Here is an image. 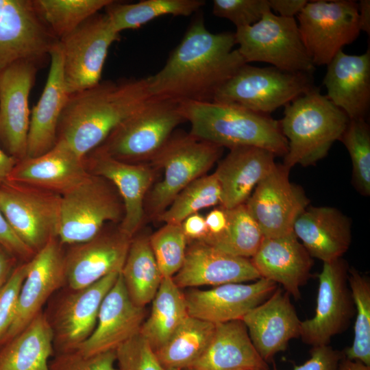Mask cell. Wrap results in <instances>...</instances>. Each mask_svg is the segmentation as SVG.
<instances>
[{"label":"cell","instance_id":"obj_1","mask_svg":"<svg viewBox=\"0 0 370 370\" xmlns=\"http://www.w3.org/2000/svg\"><path fill=\"white\" fill-rule=\"evenodd\" d=\"M234 33L213 34L204 18L187 29L165 64L149 76L153 97L184 101H212L219 88L247 64L238 53Z\"/></svg>","mask_w":370,"mask_h":370},{"label":"cell","instance_id":"obj_2","mask_svg":"<svg viewBox=\"0 0 370 370\" xmlns=\"http://www.w3.org/2000/svg\"><path fill=\"white\" fill-rule=\"evenodd\" d=\"M153 99L149 76L101 80L69 95L58 123V140L84 158Z\"/></svg>","mask_w":370,"mask_h":370},{"label":"cell","instance_id":"obj_3","mask_svg":"<svg viewBox=\"0 0 370 370\" xmlns=\"http://www.w3.org/2000/svg\"><path fill=\"white\" fill-rule=\"evenodd\" d=\"M193 136L229 149L252 146L284 156L288 142L280 122L267 114L217 101L180 103Z\"/></svg>","mask_w":370,"mask_h":370},{"label":"cell","instance_id":"obj_4","mask_svg":"<svg viewBox=\"0 0 370 370\" xmlns=\"http://www.w3.org/2000/svg\"><path fill=\"white\" fill-rule=\"evenodd\" d=\"M349 119L326 96L314 87L285 106L280 121L288 142L284 164L291 169L296 164H314L341 139Z\"/></svg>","mask_w":370,"mask_h":370},{"label":"cell","instance_id":"obj_5","mask_svg":"<svg viewBox=\"0 0 370 370\" xmlns=\"http://www.w3.org/2000/svg\"><path fill=\"white\" fill-rule=\"evenodd\" d=\"M184 121L179 102L153 97L119 124L98 148L126 162L151 161Z\"/></svg>","mask_w":370,"mask_h":370},{"label":"cell","instance_id":"obj_6","mask_svg":"<svg viewBox=\"0 0 370 370\" xmlns=\"http://www.w3.org/2000/svg\"><path fill=\"white\" fill-rule=\"evenodd\" d=\"M314 87L312 74L245 64L219 88L213 101L269 115Z\"/></svg>","mask_w":370,"mask_h":370},{"label":"cell","instance_id":"obj_7","mask_svg":"<svg viewBox=\"0 0 370 370\" xmlns=\"http://www.w3.org/2000/svg\"><path fill=\"white\" fill-rule=\"evenodd\" d=\"M223 147L199 139L191 134L171 136L151 160L162 168L164 177L147 196V212L157 218L186 186L204 174L221 156Z\"/></svg>","mask_w":370,"mask_h":370},{"label":"cell","instance_id":"obj_8","mask_svg":"<svg viewBox=\"0 0 370 370\" xmlns=\"http://www.w3.org/2000/svg\"><path fill=\"white\" fill-rule=\"evenodd\" d=\"M122 199L108 180L92 174L62 195L58 239L61 245L86 242L97 236L106 223L121 222Z\"/></svg>","mask_w":370,"mask_h":370},{"label":"cell","instance_id":"obj_9","mask_svg":"<svg viewBox=\"0 0 370 370\" xmlns=\"http://www.w3.org/2000/svg\"><path fill=\"white\" fill-rule=\"evenodd\" d=\"M236 48L245 62H263L278 69L312 74L314 69L295 17H283L271 10L251 25L236 28Z\"/></svg>","mask_w":370,"mask_h":370},{"label":"cell","instance_id":"obj_10","mask_svg":"<svg viewBox=\"0 0 370 370\" xmlns=\"http://www.w3.org/2000/svg\"><path fill=\"white\" fill-rule=\"evenodd\" d=\"M62 195L6 180L0 186V209L16 236L35 254L58 238Z\"/></svg>","mask_w":370,"mask_h":370},{"label":"cell","instance_id":"obj_11","mask_svg":"<svg viewBox=\"0 0 370 370\" xmlns=\"http://www.w3.org/2000/svg\"><path fill=\"white\" fill-rule=\"evenodd\" d=\"M120 40V33L104 13L94 14L71 33L60 40L62 69L69 95L92 87L101 75L111 45Z\"/></svg>","mask_w":370,"mask_h":370},{"label":"cell","instance_id":"obj_12","mask_svg":"<svg viewBox=\"0 0 370 370\" xmlns=\"http://www.w3.org/2000/svg\"><path fill=\"white\" fill-rule=\"evenodd\" d=\"M297 16L301 40L314 66L328 65L360 32L354 1H312Z\"/></svg>","mask_w":370,"mask_h":370},{"label":"cell","instance_id":"obj_13","mask_svg":"<svg viewBox=\"0 0 370 370\" xmlns=\"http://www.w3.org/2000/svg\"><path fill=\"white\" fill-rule=\"evenodd\" d=\"M59 41L34 0H0V73L21 60L47 62Z\"/></svg>","mask_w":370,"mask_h":370},{"label":"cell","instance_id":"obj_14","mask_svg":"<svg viewBox=\"0 0 370 370\" xmlns=\"http://www.w3.org/2000/svg\"><path fill=\"white\" fill-rule=\"evenodd\" d=\"M348 269L342 258L323 262L318 275L314 315L301 321L299 337L304 343L312 347L329 345L333 336L347 328L355 314Z\"/></svg>","mask_w":370,"mask_h":370},{"label":"cell","instance_id":"obj_15","mask_svg":"<svg viewBox=\"0 0 370 370\" xmlns=\"http://www.w3.org/2000/svg\"><path fill=\"white\" fill-rule=\"evenodd\" d=\"M45 63L21 60L0 73V147L18 161L27 156L29 94Z\"/></svg>","mask_w":370,"mask_h":370},{"label":"cell","instance_id":"obj_16","mask_svg":"<svg viewBox=\"0 0 370 370\" xmlns=\"http://www.w3.org/2000/svg\"><path fill=\"white\" fill-rule=\"evenodd\" d=\"M121 273L88 286L67 290L46 314L53 334L54 355L76 349L93 332L101 303Z\"/></svg>","mask_w":370,"mask_h":370},{"label":"cell","instance_id":"obj_17","mask_svg":"<svg viewBox=\"0 0 370 370\" xmlns=\"http://www.w3.org/2000/svg\"><path fill=\"white\" fill-rule=\"evenodd\" d=\"M289 171L283 164H276L245 203L264 237L293 232L295 220L308 205L302 188L290 182Z\"/></svg>","mask_w":370,"mask_h":370},{"label":"cell","instance_id":"obj_18","mask_svg":"<svg viewBox=\"0 0 370 370\" xmlns=\"http://www.w3.org/2000/svg\"><path fill=\"white\" fill-rule=\"evenodd\" d=\"M57 238L51 239L28 261L13 321L0 345L23 330L48 299L66 284L64 253Z\"/></svg>","mask_w":370,"mask_h":370},{"label":"cell","instance_id":"obj_19","mask_svg":"<svg viewBox=\"0 0 370 370\" xmlns=\"http://www.w3.org/2000/svg\"><path fill=\"white\" fill-rule=\"evenodd\" d=\"M84 162L90 174L109 180L116 188L124 207L119 227L132 238L143 221L147 193L154 178L151 166L117 160L98 147L84 157Z\"/></svg>","mask_w":370,"mask_h":370},{"label":"cell","instance_id":"obj_20","mask_svg":"<svg viewBox=\"0 0 370 370\" xmlns=\"http://www.w3.org/2000/svg\"><path fill=\"white\" fill-rule=\"evenodd\" d=\"M132 237L119 226L86 242L71 245L64 253L66 284L71 289L88 286L103 278L121 273Z\"/></svg>","mask_w":370,"mask_h":370},{"label":"cell","instance_id":"obj_21","mask_svg":"<svg viewBox=\"0 0 370 370\" xmlns=\"http://www.w3.org/2000/svg\"><path fill=\"white\" fill-rule=\"evenodd\" d=\"M277 288L276 283L260 278L251 284L227 283L208 290H192L184 297L189 316L218 324L242 320Z\"/></svg>","mask_w":370,"mask_h":370},{"label":"cell","instance_id":"obj_22","mask_svg":"<svg viewBox=\"0 0 370 370\" xmlns=\"http://www.w3.org/2000/svg\"><path fill=\"white\" fill-rule=\"evenodd\" d=\"M290 297L278 286L267 299L242 319L254 346L266 362L285 351L291 339L299 337L301 321Z\"/></svg>","mask_w":370,"mask_h":370},{"label":"cell","instance_id":"obj_23","mask_svg":"<svg viewBox=\"0 0 370 370\" xmlns=\"http://www.w3.org/2000/svg\"><path fill=\"white\" fill-rule=\"evenodd\" d=\"M145 318V308L132 302L119 274L101 303L93 332L76 350L84 356L116 350L139 333Z\"/></svg>","mask_w":370,"mask_h":370},{"label":"cell","instance_id":"obj_24","mask_svg":"<svg viewBox=\"0 0 370 370\" xmlns=\"http://www.w3.org/2000/svg\"><path fill=\"white\" fill-rule=\"evenodd\" d=\"M180 288L257 280L260 276L249 258L223 252L202 241L186 248L182 267L172 278Z\"/></svg>","mask_w":370,"mask_h":370},{"label":"cell","instance_id":"obj_25","mask_svg":"<svg viewBox=\"0 0 370 370\" xmlns=\"http://www.w3.org/2000/svg\"><path fill=\"white\" fill-rule=\"evenodd\" d=\"M90 175L84 158L64 140L37 157L19 160L7 180L50 190L61 195L83 182Z\"/></svg>","mask_w":370,"mask_h":370},{"label":"cell","instance_id":"obj_26","mask_svg":"<svg viewBox=\"0 0 370 370\" xmlns=\"http://www.w3.org/2000/svg\"><path fill=\"white\" fill-rule=\"evenodd\" d=\"M260 278L282 285L295 299L310 276L313 260L294 232L266 238L250 259Z\"/></svg>","mask_w":370,"mask_h":370},{"label":"cell","instance_id":"obj_27","mask_svg":"<svg viewBox=\"0 0 370 370\" xmlns=\"http://www.w3.org/2000/svg\"><path fill=\"white\" fill-rule=\"evenodd\" d=\"M326 97L349 119H365L370 103V49L362 55L340 50L328 64Z\"/></svg>","mask_w":370,"mask_h":370},{"label":"cell","instance_id":"obj_28","mask_svg":"<svg viewBox=\"0 0 370 370\" xmlns=\"http://www.w3.org/2000/svg\"><path fill=\"white\" fill-rule=\"evenodd\" d=\"M69 95L59 41L50 52L47 79L39 100L31 111L26 157L39 156L56 144L59 120Z\"/></svg>","mask_w":370,"mask_h":370},{"label":"cell","instance_id":"obj_29","mask_svg":"<svg viewBox=\"0 0 370 370\" xmlns=\"http://www.w3.org/2000/svg\"><path fill=\"white\" fill-rule=\"evenodd\" d=\"M230 149L214 172L221 188L220 205L225 209L245 204L276 165L275 154L265 149L241 146Z\"/></svg>","mask_w":370,"mask_h":370},{"label":"cell","instance_id":"obj_30","mask_svg":"<svg viewBox=\"0 0 370 370\" xmlns=\"http://www.w3.org/2000/svg\"><path fill=\"white\" fill-rule=\"evenodd\" d=\"M293 232L310 256L323 262L342 258L352 242L349 219L330 206L306 208L295 220Z\"/></svg>","mask_w":370,"mask_h":370},{"label":"cell","instance_id":"obj_31","mask_svg":"<svg viewBox=\"0 0 370 370\" xmlns=\"http://www.w3.org/2000/svg\"><path fill=\"white\" fill-rule=\"evenodd\" d=\"M189 370H269L242 320L218 323L202 355Z\"/></svg>","mask_w":370,"mask_h":370},{"label":"cell","instance_id":"obj_32","mask_svg":"<svg viewBox=\"0 0 370 370\" xmlns=\"http://www.w3.org/2000/svg\"><path fill=\"white\" fill-rule=\"evenodd\" d=\"M53 334L41 311L19 333L0 345V370H49Z\"/></svg>","mask_w":370,"mask_h":370},{"label":"cell","instance_id":"obj_33","mask_svg":"<svg viewBox=\"0 0 370 370\" xmlns=\"http://www.w3.org/2000/svg\"><path fill=\"white\" fill-rule=\"evenodd\" d=\"M151 301L150 314L139 333L155 352L164 345L189 315L184 293L172 278H163Z\"/></svg>","mask_w":370,"mask_h":370},{"label":"cell","instance_id":"obj_34","mask_svg":"<svg viewBox=\"0 0 370 370\" xmlns=\"http://www.w3.org/2000/svg\"><path fill=\"white\" fill-rule=\"evenodd\" d=\"M149 236H133L121 276L132 302L143 307L154 297L163 279L151 250Z\"/></svg>","mask_w":370,"mask_h":370},{"label":"cell","instance_id":"obj_35","mask_svg":"<svg viewBox=\"0 0 370 370\" xmlns=\"http://www.w3.org/2000/svg\"><path fill=\"white\" fill-rule=\"evenodd\" d=\"M215 325L188 316L164 345L154 352L158 360L167 369H188L206 350Z\"/></svg>","mask_w":370,"mask_h":370},{"label":"cell","instance_id":"obj_36","mask_svg":"<svg viewBox=\"0 0 370 370\" xmlns=\"http://www.w3.org/2000/svg\"><path fill=\"white\" fill-rule=\"evenodd\" d=\"M203 0H142L124 3L112 0L104 9L116 31L135 29L164 15L188 16L205 4Z\"/></svg>","mask_w":370,"mask_h":370},{"label":"cell","instance_id":"obj_37","mask_svg":"<svg viewBox=\"0 0 370 370\" xmlns=\"http://www.w3.org/2000/svg\"><path fill=\"white\" fill-rule=\"evenodd\" d=\"M225 210L227 226L224 231L202 242L232 256L253 257L264 239L260 229L245 204Z\"/></svg>","mask_w":370,"mask_h":370},{"label":"cell","instance_id":"obj_38","mask_svg":"<svg viewBox=\"0 0 370 370\" xmlns=\"http://www.w3.org/2000/svg\"><path fill=\"white\" fill-rule=\"evenodd\" d=\"M348 285L356 310L352 344L343 350V358L370 366V280L349 267Z\"/></svg>","mask_w":370,"mask_h":370},{"label":"cell","instance_id":"obj_39","mask_svg":"<svg viewBox=\"0 0 370 370\" xmlns=\"http://www.w3.org/2000/svg\"><path fill=\"white\" fill-rule=\"evenodd\" d=\"M112 0H34L42 19L59 40Z\"/></svg>","mask_w":370,"mask_h":370},{"label":"cell","instance_id":"obj_40","mask_svg":"<svg viewBox=\"0 0 370 370\" xmlns=\"http://www.w3.org/2000/svg\"><path fill=\"white\" fill-rule=\"evenodd\" d=\"M221 188L214 173L204 175L186 186L157 219L181 224L188 216L221 203Z\"/></svg>","mask_w":370,"mask_h":370},{"label":"cell","instance_id":"obj_41","mask_svg":"<svg viewBox=\"0 0 370 370\" xmlns=\"http://www.w3.org/2000/svg\"><path fill=\"white\" fill-rule=\"evenodd\" d=\"M340 140L350 156L353 181L364 196L370 195V130L365 119H349Z\"/></svg>","mask_w":370,"mask_h":370},{"label":"cell","instance_id":"obj_42","mask_svg":"<svg viewBox=\"0 0 370 370\" xmlns=\"http://www.w3.org/2000/svg\"><path fill=\"white\" fill-rule=\"evenodd\" d=\"M153 256L163 278H173L182 267L187 239L181 224L165 223L149 236Z\"/></svg>","mask_w":370,"mask_h":370},{"label":"cell","instance_id":"obj_43","mask_svg":"<svg viewBox=\"0 0 370 370\" xmlns=\"http://www.w3.org/2000/svg\"><path fill=\"white\" fill-rule=\"evenodd\" d=\"M119 370H176L164 367L148 342L137 334L116 349Z\"/></svg>","mask_w":370,"mask_h":370},{"label":"cell","instance_id":"obj_44","mask_svg":"<svg viewBox=\"0 0 370 370\" xmlns=\"http://www.w3.org/2000/svg\"><path fill=\"white\" fill-rule=\"evenodd\" d=\"M271 10L267 0H214V15L226 18L236 28L249 26L258 22Z\"/></svg>","mask_w":370,"mask_h":370},{"label":"cell","instance_id":"obj_45","mask_svg":"<svg viewBox=\"0 0 370 370\" xmlns=\"http://www.w3.org/2000/svg\"><path fill=\"white\" fill-rule=\"evenodd\" d=\"M116 350L84 356L77 350L55 354L49 370H119L115 367Z\"/></svg>","mask_w":370,"mask_h":370},{"label":"cell","instance_id":"obj_46","mask_svg":"<svg viewBox=\"0 0 370 370\" xmlns=\"http://www.w3.org/2000/svg\"><path fill=\"white\" fill-rule=\"evenodd\" d=\"M27 269L28 261L18 263L8 280L0 288V343L13 321L18 295Z\"/></svg>","mask_w":370,"mask_h":370},{"label":"cell","instance_id":"obj_47","mask_svg":"<svg viewBox=\"0 0 370 370\" xmlns=\"http://www.w3.org/2000/svg\"><path fill=\"white\" fill-rule=\"evenodd\" d=\"M310 354L308 360L301 365H295L293 370H338L343 358L342 351L334 349L329 345L312 347Z\"/></svg>","mask_w":370,"mask_h":370},{"label":"cell","instance_id":"obj_48","mask_svg":"<svg viewBox=\"0 0 370 370\" xmlns=\"http://www.w3.org/2000/svg\"><path fill=\"white\" fill-rule=\"evenodd\" d=\"M0 245L4 247L19 261L27 262L35 253L14 233L0 209Z\"/></svg>","mask_w":370,"mask_h":370},{"label":"cell","instance_id":"obj_49","mask_svg":"<svg viewBox=\"0 0 370 370\" xmlns=\"http://www.w3.org/2000/svg\"><path fill=\"white\" fill-rule=\"evenodd\" d=\"M181 226L187 241H201L208 235L205 217L198 213L186 217Z\"/></svg>","mask_w":370,"mask_h":370},{"label":"cell","instance_id":"obj_50","mask_svg":"<svg viewBox=\"0 0 370 370\" xmlns=\"http://www.w3.org/2000/svg\"><path fill=\"white\" fill-rule=\"evenodd\" d=\"M205 221L208 229V235L203 241L217 236L224 231L227 226L225 209L220 206L212 210L206 215Z\"/></svg>","mask_w":370,"mask_h":370},{"label":"cell","instance_id":"obj_51","mask_svg":"<svg viewBox=\"0 0 370 370\" xmlns=\"http://www.w3.org/2000/svg\"><path fill=\"white\" fill-rule=\"evenodd\" d=\"M269 6L279 16L294 17L297 15L308 2L306 0H267Z\"/></svg>","mask_w":370,"mask_h":370},{"label":"cell","instance_id":"obj_52","mask_svg":"<svg viewBox=\"0 0 370 370\" xmlns=\"http://www.w3.org/2000/svg\"><path fill=\"white\" fill-rule=\"evenodd\" d=\"M18 260L0 245V288L8 280L18 264Z\"/></svg>","mask_w":370,"mask_h":370},{"label":"cell","instance_id":"obj_53","mask_svg":"<svg viewBox=\"0 0 370 370\" xmlns=\"http://www.w3.org/2000/svg\"><path fill=\"white\" fill-rule=\"evenodd\" d=\"M18 162V160L9 156L0 147V186L8 180Z\"/></svg>","mask_w":370,"mask_h":370},{"label":"cell","instance_id":"obj_54","mask_svg":"<svg viewBox=\"0 0 370 370\" xmlns=\"http://www.w3.org/2000/svg\"><path fill=\"white\" fill-rule=\"evenodd\" d=\"M358 22L360 31L369 35L370 32V1L361 0L358 3Z\"/></svg>","mask_w":370,"mask_h":370},{"label":"cell","instance_id":"obj_55","mask_svg":"<svg viewBox=\"0 0 370 370\" xmlns=\"http://www.w3.org/2000/svg\"><path fill=\"white\" fill-rule=\"evenodd\" d=\"M338 370H370V366L343 358L339 363Z\"/></svg>","mask_w":370,"mask_h":370},{"label":"cell","instance_id":"obj_56","mask_svg":"<svg viewBox=\"0 0 370 370\" xmlns=\"http://www.w3.org/2000/svg\"><path fill=\"white\" fill-rule=\"evenodd\" d=\"M183 370H189V369H183Z\"/></svg>","mask_w":370,"mask_h":370}]
</instances>
